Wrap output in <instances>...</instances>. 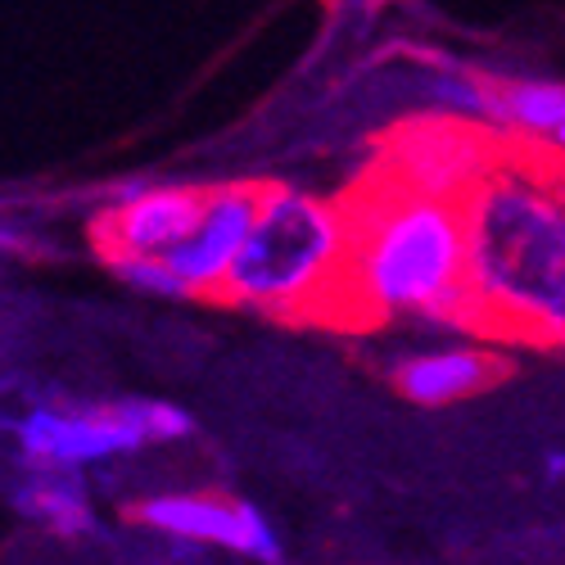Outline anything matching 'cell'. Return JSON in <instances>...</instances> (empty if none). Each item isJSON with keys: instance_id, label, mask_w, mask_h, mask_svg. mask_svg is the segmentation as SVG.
Listing matches in <instances>:
<instances>
[{"instance_id": "cell-1", "label": "cell", "mask_w": 565, "mask_h": 565, "mask_svg": "<svg viewBox=\"0 0 565 565\" xmlns=\"http://www.w3.org/2000/svg\"><path fill=\"white\" fill-rule=\"evenodd\" d=\"M344 295L375 317H476L466 204L426 185H407L349 217Z\"/></svg>"}, {"instance_id": "cell-2", "label": "cell", "mask_w": 565, "mask_h": 565, "mask_svg": "<svg viewBox=\"0 0 565 565\" xmlns=\"http://www.w3.org/2000/svg\"><path fill=\"white\" fill-rule=\"evenodd\" d=\"M470 213V299L507 335L565 344V185L493 177Z\"/></svg>"}, {"instance_id": "cell-3", "label": "cell", "mask_w": 565, "mask_h": 565, "mask_svg": "<svg viewBox=\"0 0 565 565\" xmlns=\"http://www.w3.org/2000/svg\"><path fill=\"white\" fill-rule=\"evenodd\" d=\"M344 276L349 217L303 191L263 185L258 222L226 276L222 299L263 312H299L344 295Z\"/></svg>"}, {"instance_id": "cell-4", "label": "cell", "mask_w": 565, "mask_h": 565, "mask_svg": "<svg viewBox=\"0 0 565 565\" xmlns=\"http://www.w3.org/2000/svg\"><path fill=\"white\" fill-rule=\"evenodd\" d=\"M19 457L32 470H82L114 457H127L146 444H172L195 430L185 407L163 398H36L19 420H10Z\"/></svg>"}, {"instance_id": "cell-5", "label": "cell", "mask_w": 565, "mask_h": 565, "mask_svg": "<svg viewBox=\"0 0 565 565\" xmlns=\"http://www.w3.org/2000/svg\"><path fill=\"white\" fill-rule=\"evenodd\" d=\"M131 521L163 534V539L226 547L235 556H249V561H263V565L286 561V543H280L276 525L245 498H226V493H154V498H140L131 507Z\"/></svg>"}, {"instance_id": "cell-6", "label": "cell", "mask_w": 565, "mask_h": 565, "mask_svg": "<svg viewBox=\"0 0 565 565\" xmlns=\"http://www.w3.org/2000/svg\"><path fill=\"white\" fill-rule=\"evenodd\" d=\"M258 209H263V185H217V191H204L195 231L172 254H163L185 286V299H204V295L222 299V286L249 241Z\"/></svg>"}, {"instance_id": "cell-7", "label": "cell", "mask_w": 565, "mask_h": 565, "mask_svg": "<svg viewBox=\"0 0 565 565\" xmlns=\"http://www.w3.org/2000/svg\"><path fill=\"white\" fill-rule=\"evenodd\" d=\"M200 209L204 191L195 185H127L114 209L96 222V245L105 258H163L195 231Z\"/></svg>"}, {"instance_id": "cell-8", "label": "cell", "mask_w": 565, "mask_h": 565, "mask_svg": "<svg viewBox=\"0 0 565 565\" xmlns=\"http://www.w3.org/2000/svg\"><path fill=\"white\" fill-rule=\"evenodd\" d=\"M507 375V362L476 344L420 349L394 366V390L416 407H448L493 390Z\"/></svg>"}, {"instance_id": "cell-9", "label": "cell", "mask_w": 565, "mask_h": 565, "mask_svg": "<svg viewBox=\"0 0 565 565\" xmlns=\"http://www.w3.org/2000/svg\"><path fill=\"white\" fill-rule=\"evenodd\" d=\"M19 507L60 539L96 534V511H90L86 489L77 484V470H32V480L19 489Z\"/></svg>"}, {"instance_id": "cell-10", "label": "cell", "mask_w": 565, "mask_h": 565, "mask_svg": "<svg viewBox=\"0 0 565 565\" xmlns=\"http://www.w3.org/2000/svg\"><path fill=\"white\" fill-rule=\"evenodd\" d=\"M493 122L521 131V136L552 140L565 127V82H534V77L498 82Z\"/></svg>"}, {"instance_id": "cell-11", "label": "cell", "mask_w": 565, "mask_h": 565, "mask_svg": "<svg viewBox=\"0 0 565 565\" xmlns=\"http://www.w3.org/2000/svg\"><path fill=\"white\" fill-rule=\"evenodd\" d=\"M426 90L435 109L452 114V118H489L493 122V105H498V82L480 77L470 68H457L448 60H439V68L426 77Z\"/></svg>"}, {"instance_id": "cell-12", "label": "cell", "mask_w": 565, "mask_h": 565, "mask_svg": "<svg viewBox=\"0 0 565 565\" xmlns=\"http://www.w3.org/2000/svg\"><path fill=\"white\" fill-rule=\"evenodd\" d=\"M109 267L127 280L131 290L150 295V299H185V286L177 280V271L168 267V258H140V254H122L109 258Z\"/></svg>"}, {"instance_id": "cell-13", "label": "cell", "mask_w": 565, "mask_h": 565, "mask_svg": "<svg viewBox=\"0 0 565 565\" xmlns=\"http://www.w3.org/2000/svg\"><path fill=\"white\" fill-rule=\"evenodd\" d=\"M543 470H547V480H561V476H565V452H547Z\"/></svg>"}, {"instance_id": "cell-14", "label": "cell", "mask_w": 565, "mask_h": 565, "mask_svg": "<svg viewBox=\"0 0 565 565\" xmlns=\"http://www.w3.org/2000/svg\"><path fill=\"white\" fill-rule=\"evenodd\" d=\"M552 150H556V154H561V159H565V127H561V131H556V136H552Z\"/></svg>"}]
</instances>
